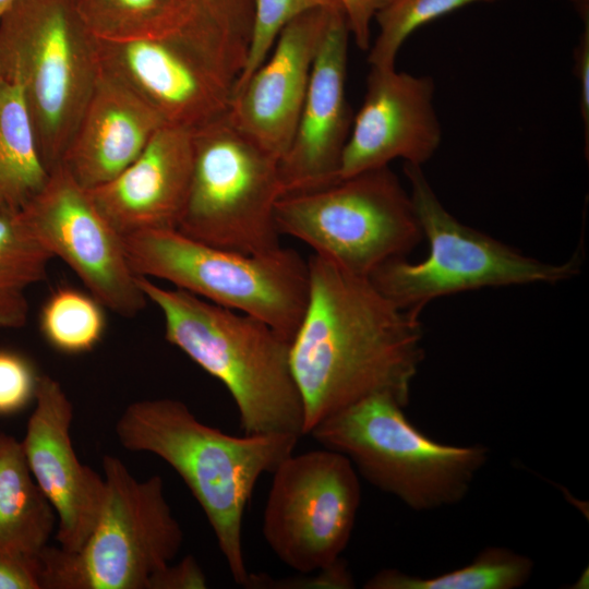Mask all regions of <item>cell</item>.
<instances>
[{
	"mask_svg": "<svg viewBox=\"0 0 589 589\" xmlns=\"http://www.w3.org/2000/svg\"><path fill=\"white\" fill-rule=\"evenodd\" d=\"M68 1L96 40L137 38L177 27L195 17L205 19L182 0Z\"/></svg>",
	"mask_w": 589,
	"mask_h": 589,
	"instance_id": "cell-23",
	"label": "cell"
},
{
	"mask_svg": "<svg viewBox=\"0 0 589 589\" xmlns=\"http://www.w3.org/2000/svg\"><path fill=\"white\" fill-rule=\"evenodd\" d=\"M384 394L363 398L317 423L308 435L345 455L371 484L414 510L460 502L489 449L433 441Z\"/></svg>",
	"mask_w": 589,
	"mask_h": 589,
	"instance_id": "cell-5",
	"label": "cell"
},
{
	"mask_svg": "<svg viewBox=\"0 0 589 589\" xmlns=\"http://www.w3.org/2000/svg\"><path fill=\"white\" fill-rule=\"evenodd\" d=\"M49 175L22 88L0 69V212L21 211Z\"/></svg>",
	"mask_w": 589,
	"mask_h": 589,
	"instance_id": "cell-21",
	"label": "cell"
},
{
	"mask_svg": "<svg viewBox=\"0 0 589 589\" xmlns=\"http://www.w3.org/2000/svg\"><path fill=\"white\" fill-rule=\"evenodd\" d=\"M308 264V302L290 342L303 435L372 395L406 407L424 357L420 314L397 308L369 277L316 254Z\"/></svg>",
	"mask_w": 589,
	"mask_h": 589,
	"instance_id": "cell-1",
	"label": "cell"
},
{
	"mask_svg": "<svg viewBox=\"0 0 589 589\" xmlns=\"http://www.w3.org/2000/svg\"><path fill=\"white\" fill-rule=\"evenodd\" d=\"M94 44L101 71L145 101L165 124L189 130L227 112L245 63L225 34L202 17L147 36Z\"/></svg>",
	"mask_w": 589,
	"mask_h": 589,
	"instance_id": "cell-9",
	"label": "cell"
},
{
	"mask_svg": "<svg viewBox=\"0 0 589 589\" xmlns=\"http://www.w3.org/2000/svg\"><path fill=\"white\" fill-rule=\"evenodd\" d=\"M164 124L153 108L99 69L60 165L84 188H97L134 161Z\"/></svg>",
	"mask_w": 589,
	"mask_h": 589,
	"instance_id": "cell-19",
	"label": "cell"
},
{
	"mask_svg": "<svg viewBox=\"0 0 589 589\" xmlns=\"http://www.w3.org/2000/svg\"><path fill=\"white\" fill-rule=\"evenodd\" d=\"M275 223L280 235L365 277L389 260L406 257L423 239L411 196L388 166L283 195Z\"/></svg>",
	"mask_w": 589,
	"mask_h": 589,
	"instance_id": "cell-11",
	"label": "cell"
},
{
	"mask_svg": "<svg viewBox=\"0 0 589 589\" xmlns=\"http://www.w3.org/2000/svg\"><path fill=\"white\" fill-rule=\"evenodd\" d=\"M182 1L215 24L247 59L252 31L254 0Z\"/></svg>",
	"mask_w": 589,
	"mask_h": 589,
	"instance_id": "cell-28",
	"label": "cell"
},
{
	"mask_svg": "<svg viewBox=\"0 0 589 589\" xmlns=\"http://www.w3.org/2000/svg\"><path fill=\"white\" fill-rule=\"evenodd\" d=\"M0 69L21 86L47 168L58 166L99 65L68 0H14L0 20Z\"/></svg>",
	"mask_w": 589,
	"mask_h": 589,
	"instance_id": "cell-7",
	"label": "cell"
},
{
	"mask_svg": "<svg viewBox=\"0 0 589 589\" xmlns=\"http://www.w3.org/2000/svg\"><path fill=\"white\" fill-rule=\"evenodd\" d=\"M105 495L96 524L75 552L46 545L41 589H148L178 555L183 532L159 476L137 480L121 459L103 458Z\"/></svg>",
	"mask_w": 589,
	"mask_h": 589,
	"instance_id": "cell-6",
	"label": "cell"
},
{
	"mask_svg": "<svg viewBox=\"0 0 589 589\" xmlns=\"http://www.w3.org/2000/svg\"><path fill=\"white\" fill-rule=\"evenodd\" d=\"M193 168V130L164 124L142 153L109 182L87 189L122 236L177 228Z\"/></svg>",
	"mask_w": 589,
	"mask_h": 589,
	"instance_id": "cell-18",
	"label": "cell"
},
{
	"mask_svg": "<svg viewBox=\"0 0 589 589\" xmlns=\"http://www.w3.org/2000/svg\"><path fill=\"white\" fill-rule=\"evenodd\" d=\"M14 0H0V20L7 12V10L11 7Z\"/></svg>",
	"mask_w": 589,
	"mask_h": 589,
	"instance_id": "cell-36",
	"label": "cell"
},
{
	"mask_svg": "<svg viewBox=\"0 0 589 589\" xmlns=\"http://www.w3.org/2000/svg\"><path fill=\"white\" fill-rule=\"evenodd\" d=\"M339 9H315L291 20L262 65L231 95L229 120L278 161L293 136L328 23Z\"/></svg>",
	"mask_w": 589,
	"mask_h": 589,
	"instance_id": "cell-17",
	"label": "cell"
},
{
	"mask_svg": "<svg viewBox=\"0 0 589 589\" xmlns=\"http://www.w3.org/2000/svg\"><path fill=\"white\" fill-rule=\"evenodd\" d=\"M434 92L430 75L371 67L342 153L339 180L388 166L396 158L419 166L426 163L442 140Z\"/></svg>",
	"mask_w": 589,
	"mask_h": 589,
	"instance_id": "cell-14",
	"label": "cell"
},
{
	"mask_svg": "<svg viewBox=\"0 0 589 589\" xmlns=\"http://www.w3.org/2000/svg\"><path fill=\"white\" fill-rule=\"evenodd\" d=\"M137 284L161 312L166 340L226 386L244 434L303 435L288 340L259 318L182 289L143 276Z\"/></svg>",
	"mask_w": 589,
	"mask_h": 589,
	"instance_id": "cell-3",
	"label": "cell"
},
{
	"mask_svg": "<svg viewBox=\"0 0 589 589\" xmlns=\"http://www.w3.org/2000/svg\"><path fill=\"white\" fill-rule=\"evenodd\" d=\"M342 8L339 0H254L247 59L233 91L262 65L281 29L294 17L315 9Z\"/></svg>",
	"mask_w": 589,
	"mask_h": 589,
	"instance_id": "cell-27",
	"label": "cell"
},
{
	"mask_svg": "<svg viewBox=\"0 0 589 589\" xmlns=\"http://www.w3.org/2000/svg\"><path fill=\"white\" fill-rule=\"evenodd\" d=\"M413 207L430 253L419 263L389 260L370 276L397 308L419 313L432 300L484 287L556 284L578 275L579 252L545 263L458 221L441 203L422 166L405 163Z\"/></svg>",
	"mask_w": 589,
	"mask_h": 589,
	"instance_id": "cell-8",
	"label": "cell"
},
{
	"mask_svg": "<svg viewBox=\"0 0 589 589\" xmlns=\"http://www.w3.org/2000/svg\"><path fill=\"white\" fill-rule=\"evenodd\" d=\"M52 259L29 231L20 211L0 212V329L26 325L27 290L46 279Z\"/></svg>",
	"mask_w": 589,
	"mask_h": 589,
	"instance_id": "cell-22",
	"label": "cell"
},
{
	"mask_svg": "<svg viewBox=\"0 0 589 589\" xmlns=\"http://www.w3.org/2000/svg\"><path fill=\"white\" fill-rule=\"evenodd\" d=\"M350 29L342 9L328 23L291 142L278 161L281 196L339 181L353 116L346 97Z\"/></svg>",
	"mask_w": 589,
	"mask_h": 589,
	"instance_id": "cell-16",
	"label": "cell"
},
{
	"mask_svg": "<svg viewBox=\"0 0 589 589\" xmlns=\"http://www.w3.org/2000/svg\"><path fill=\"white\" fill-rule=\"evenodd\" d=\"M38 377L24 356L0 349V414L16 412L34 401Z\"/></svg>",
	"mask_w": 589,
	"mask_h": 589,
	"instance_id": "cell-29",
	"label": "cell"
},
{
	"mask_svg": "<svg viewBox=\"0 0 589 589\" xmlns=\"http://www.w3.org/2000/svg\"><path fill=\"white\" fill-rule=\"evenodd\" d=\"M575 11L585 23L589 22V0H569Z\"/></svg>",
	"mask_w": 589,
	"mask_h": 589,
	"instance_id": "cell-35",
	"label": "cell"
},
{
	"mask_svg": "<svg viewBox=\"0 0 589 589\" xmlns=\"http://www.w3.org/2000/svg\"><path fill=\"white\" fill-rule=\"evenodd\" d=\"M38 325L52 348L77 354L91 351L100 342L107 317L105 306L91 292L62 286L43 303Z\"/></svg>",
	"mask_w": 589,
	"mask_h": 589,
	"instance_id": "cell-25",
	"label": "cell"
},
{
	"mask_svg": "<svg viewBox=\"0 0 589 589\" xmlns=\"http://www.w3.org/2000/svg\"><path fill=\"white\" fill-rule=\"evenodd\" d=\"M278 159L223 115L193 130L191 182L177 229L250 255L281 248L275 206Z\"/></svg>",
	"mask_w": 589,
	"mask_h": 589,
	"instance_id": "cell-10",
	"label": "cell"
},
{
	"mask_svg": "<svg viewBox=\"0 0 589 589\" xmlns=\"http://www.w3.org/2000/svg\"><path fill=\"white\" fill-rule=\"evenodd\" d=\"M56 528V513L29 471L21 442L0 433V552L36 556Z\"/></svg>",
	"mask_w": 589,
	"mask_h": 589,
	"instance_id": "cell-20",
	"label": "cell"
},
{
	"mask_svg": "<svg viewBox=\"0 0 589 589\" xmlns=\"http://www.w3.org/2000/svg\"><path fill=\"white\" fill-rule=\"evenodd\" d=\"M121 446L160 457L182 478L202 507L238 585L245 586L242 526L259 478L293 453L289 434L232 436L201 422L172 398L130 404L116 423Z\"/></svg>",
	"mask_w": 589,
	"mask_h": 589,
	"instance_id": "cell-2",
	"label": "cell"
},
{
	"mask_svg": "<svg viewBox=\"0 0 589 589\" xmlns=\"http://www.w3.org/2000/svg\"><path fill=\"white\" fill-rule=\"evenodd\" d=\"M500 0H388L375 14L378 34L369 48L370 67L393 68L399 49L417 28L462 7Z\"/></svg>",
	"mask_w": 589,
	"mask_h": 589,
	"instance_id": "cell-26",
	"label": "cell"
},
{
	"mask_svg": "<svg viewBox=\"0 0 589 589\" xmlns=\"http://www.w3.org/2000/svg\"><path fill=\"white\" fill-rule=\"evenodd\" d=\"M388 0H339L345 12L350 35L361 50L371 46V23L377 11Z\"/></svg>",
	"mask_w": 589,
	"mask_h": 589,
	"instance_id": "cell-33",
	"label": "cell"
},
{
	"mask_svg": "<svg viewBox=\"0 0 589 589\" xmlns=\"http://www.w3.org/2000/svg\"><path fill=\"white\" fill-rule=\"evenodd\" d=\"M34 401L21 442L23 454L56 513L60 548L75 552L96 524L105 480L75 454L70 436L73 407L61 384L47 374L39 375Z\"/></svg>",
	"mask_w": 589,
	"mask_h": 589,
	"instance_id": "cell-15",
	"label": "cell"
},
{
	"mask_svg": "<svg viewBox=\"0 0 589 589\" xmlns=\"http://www.w3.org/2000/svg\"><path fill=\"white\" fill-rule=\"evenodd\" d=\"M272 473L262 530L273 553L301 574L337 562L349 543L361 501L352 462L324 447L292 453Z\"/></svg>",
	"mask_w": 589,
	"mask_h": 589,
	"instance_id": "cell-12",
	"label": "cell"
},
{
	"mask_svg": "<svg viewBox=\"0 0 589 589\" xmlns=\"http://www.w3.org/2000/svg\"><path fill=\"white\" fill-rule=\"evenodd\" d=\"M0 589H41L37 556L0 552Z\"/></svg>",
	"mask_w": 589,
	"mask_h": 589,
	"instance_id": "cell-31",
	"label": "cell"
},
{
	"mask_svg": "<svg viewBox=\"0 0 589 589\" xmlns=\"http://www.w3.org/2000/svg\"><path fill=\"white\" fill-rule=\"evenodd\" d=\"M574 71L579 82V108L584 128L586 154L589 146V22L574 49Z\"/></svg>",
	"mask_w": 589,
	"mask_h": 589,
	"instance_id": "cell-34",
	"label": "cell"
},
{
	"mask_svg": "<svg viewBox=\"0 0 589 589\" xmlns=\"http://www.w3.org/2000/svg\"><path fill=\"white\" fill-rule=\"evenodd\" d=\"M207 579L196 560L185 556L178 564H169L149 581L148 589H203Z\"/></svg>",
	"mask_w": 589,
	"mask_h": 589,
	"instance_id": "cell-32",
	"label": "cell"
},
{
	"mask_svg": "<svg viewBox=\"0 0 589 589\" xmlns=\"http://www.w3.org/2000/svg\"><path fill=\"white\" fill-rule=\"evenodd\" d=\"M137 276L163 279L217 305L259 318L291 342L309 294V264L296 250L242 254L195 240L177 228L123 236Z\"/></svg>",
	"mask_w": 589,
	"mask_h": 589,
	"instance_id": "cell-4",
	"label": "cell"
},
{
	"mask_svg": "<svg viewBox=\"0 0 589 589\" xmlns=\"http://www.w3.org/2000/svg\"><path fill=\"white\" fill-rule=\"evenodd\" d=\"M20 212L34 237L105 308L132 317L146 306L148 300L127 257L123 236L62 165L50 170L44 188Z\"/></svg>",
	"mask_w": 589,
	"mask_h": 589,
	"instance_id": "cell-13",
	"label": "cell"
},
{
	"mask_svg": "<svg viewBox=\"0 0 589 589\" xmlns=\"http://www.w3.org/2000/svg\"><path fill=\"white\" fill-rule=\"evenodd\" d=\"M316 575L312 577H299L290 579L275 580L266 576L249 575L245 586L253 587L254 585H275V588H352L353 579L341 557L328 567L316 570Z\"/></svg>",
	"mask_w": 589,
	"mask_h": 589,
	"instance_id": "cell-30",
	"label": "cell"
},
{
	"mask_svg": "<svg viewBox=\"0 0 589 589\" xmlns=\"http://www.w3.org/2000/svg\"><path fill=\"white\" fill-rule=\"evenodd\" d=\"M533 570L530 557L506 548L491 546L460 568L433 577H419L395 568L372 576L366 589H516L524 586Z\"/></svg>",
	"mask_w": 589,
	"mask_h": 589,
	"instance_id": "cell-24",
	"label": "cell"
}]
</instances>
